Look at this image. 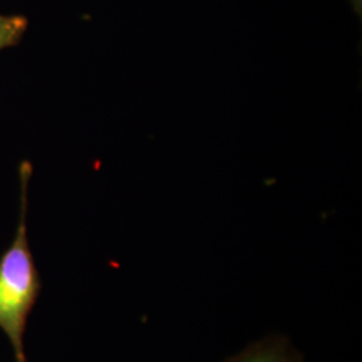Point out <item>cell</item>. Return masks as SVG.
Instances as JSON below:
<instances>
[{
    "mask_svg": "<svg viewBox=\"0 0 362 362\" xmlns=\"http://www.w3.org/2000/svg\"><path fill=\"white\" fill-rule=\"evenodd\" d=\"M351 4L354 6V10L358 13H361V0H350Z\"/></svg>",
    "mask_w": 362,
    "mask_h": 362,
    "instance_id": "obj_4",
    "label": "cell"
},
{
    "mask_svg": "<svg viewBox=\"0 0 362 362\" xmlns=\"http://www.w3.org/2000/svg\"><path fill=\"white\" fill-rule=\"evenodd\" d=\"M303 357L282 336H272L251 345L243 353L226 362H302Z\"/></svg>",
    "mask_w": 362,
    "mask_h": 362,
    "instance_id": "obj_2",
    "label": "cell"
},
{
    "mask_svg": "<svg viewBox=\"0 0 362 362\" xmlns=\"http://www.w3.org/2000/svg\"><path fill=\"white\" fill-rule=\"evenodd\" d=\"M27 27L26 16L0 13V52L18 46L23 39Z\"/></svg>",
    "mask_w": 362,
    "mask_h": 362,
    "instance_id": "obj_3",
    "label": "cell"
},
{
    "mask_svg": "<svg viewBox=\"0 0 362 362\" xmlns=\"http://www.w3.org/2000/svg\"><path fill=\"white\" fill-rule=\"evenodd\" d=\"M31 175L33 165L28 161H23L19 167V223L13 243L0 257V329L13 345L16 362H27L23 345L27 318L42 287L27 238V188Z\"/></svg>",
    "mask_w": 362,
    "mask_h": 362,
    "instance_id": "obj_1",
    "label": "cell"
}]
</instances>
